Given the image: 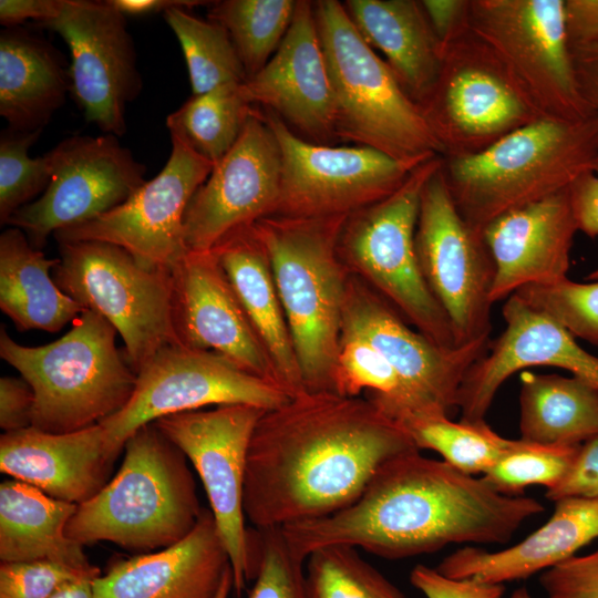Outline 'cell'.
Returning <instances> with one entry per match:
<instances>
[{"mask_svg":"<svg viewBox=\"0 0 598 598\" xmlns=\"http://www.w3.org/2000/svg\"><path fill=\"white\" fill-rule=\"evenodd\" d=\"M420 451L362 396L303 392L266 410L252 432L243 505L258 529L322 518L354 503L375 472Z\"/></svg>","mask_w":598,"mask_h":598,"instance_id":"1","label":"cell"},{"mask_svg":"<svg viewBox=\"0 0 598 598\" xmlns=\"http://www.w3.org/2000/svg\"><path fill=\"white\" fill-rule=\"evenodd\" d=\"M544 509L533 497L502 494L483 477L413 451L385 462L350 506L281 529L305 559L328 545L401 559L451 544H505Z\"/></svg>","mask_w":598,"mask_h":598,"instance_id":"2","label":"cell"},{"mask_svg":"<svg viewBox=\"0 0 598 598\" xmlns=\"http://www.w3.org/2000/svg\"><path fill=\"white\" fill-rule=\"evenodd\" d=\"M598 164V115L538 118L487 148L442 156V173L463 219L478 231L497 217L567 189Z\"/></svg>","mask_w":598,"mask_h":598,"instance_id":"3","label":"cell"},{"mask_svg":"<svg viewBox=\"0 0 598 598\" xmlns=\"http://www.w3.org/2000/svg\"><path fill=\"white\" fill-rule=\"evenodd\" d=\"M117 473L76 509L66 536L81 545L110 542L140 553L186 537L203 508L184 453L148 423L125 442Z\"/></svg>","mask_w":598,"mask_h":598,"instance_id":"4","label":"cell"},{"mask_svg":"<svg viewBox=\"0 0 598 598\" xmlns=\"http://www.w3.org/2000/svg\"><path fill=\"white\" fill-rule=\"evenodd\" d=\"M348 216L251 224L272 271L306 391H332L350 278L338 248Z\"/></svg>","mask_w":598,"mask_h":598,"instance_id":"5","label":"cell"},{"mask_svg":"<svg viewBox=\"0 0 598 598\" xmlns=\"http://www.w3.org/2000/svg\"><path fill=\"white\" fill-rule=\"evenodd\" d=\"M116 329L84 310L60 339L40 347L16 342L1 327L0 357L32 388V425L69 433L115 414L128 402L136 372L115 344Z\"/></svg>","mask_w":598,"mask_h":598,"instance_id":"6","label":"cell"},{"mask_svg":"<svg viewBox=\"0 0 598 598\" xmlns=\"http://www.w3.org/2000/svg\"><path fill=\"white\" fill-rule=\"evenodd\" d=\"M317 30L337 106V137L417 166L442 150L420 106L364 41L344 6L313 1Z\"/></svg>","mask_w":598,"mask_h":598,"instance_id":"7","label":"cell"},{"mask_svg":"<svg viewBox=\"0 0 598 598\" xmlns=\"http://www.w3.org/2000/svg\"><path fill=\"white\" fill-rule=\"evenodd\" d=\"M441 163L440 155L422 163L394 193L349 215L338 248L350 272L377 291L415 330L436 344L453 349L460 347L422 276L414 244L422 188Z\"/></svg>","mask_w":598,"mask_h":598,"instance_id":"8","label":"cell"},{"mask_svg":"<svg viewBox=\"0 0 598 598\" xmlns=\"http://www.w3.org/2000/svg\"><path fill=\"white\" fill-rule=\"evenodd\" d=\"M58 245L55 283L116 329L135 372L164 347L181 344L173 320L172 270L146 267L125 249L104 241Z\"/></svg>","mask_w":598,"mask_h":598,"instance_id":"9","label":"cell"},{"mask_svg":"<svg viewBox=\"0 0 598 598\" xmlns=\"http://www.w3.org/2000/svg\"><path fill=\"white\" fill-rule=\"evenodd\" d=\"M470 28L539 117L579 122L598 115L577 83L564 0H471Z\"/></svg>","mask_w":598,"mask_h":598,"instance_id":"10","label":"cell"},{"mask_svg":"<svg viewBox=\"0 0 598 598\" xmlns=\"http://www.w3.org/2000/svg\"><path fill=\"white\" fill-rule=\"evenodd\" d=\"M419 106L443 157L478 153L542 118L471 28L442 49L437 78Z\"/></svg>","mask_w":598,"mask_h":598,"instance_id":"11","label":"cell"},{"mask_svg":"<svg viewBox=\"0 0 598 598\" xmlns=\"http://www.w3.org/2000/svg\"><path fill=\"white\" fill-rule=\"evenodd\" d=\"M414 244L422 276L450 322L455 344L489 340L495 262L482 231L457 212L442 163L422 188Z\"/></svg>","mask_w":598,"mask_h":598,"instance_id":"12","label":"cell"},{"mask_svg":"<svg viewBox=\"0 0 598 598\" xmlns=\"http://www.w3.org/2000/svg\"><path fill=\"white\" fill-rule=\"evenodd\" d=\"M289 399L279 385L243 371L215 352L171 344L136 372L125 406L100 423L106 450L116 458L135 431L163 416L208 405L248 404L271 410Z\"/></svg>","mask_w":598,"mask_h":598,"instance_id":"13","label":"cell"},{"mask_svg":"<svg viewBox=\"0 0 598 598\" xmlns=\"http://www.w3.org/2000/svg\"><path fill=\"white\" fill-rule=\"evenodd\" d=\"M260 111L281 155L280 193L272 215L349 216L394 193L419 166L368 146L309 142L275 113Z\"/></svg>","mask_w":598,"mask_h":598,"instance_id":"14","label":"cell"},{"mask_svg":"<svg viewBox=\"0 0 598 598\" xmlns=\"http://www.w3.org/2000/svg\"><path fill=\"white\" fill-rule=\"evenodd\" d=\"M266 410L227 404L163 416L158 430L193 464L209 501L221 542L229 556L233 587L240 596L258 567L245 527L243 505L247 454L255 426Z\"/></svg>","mask_w":598,"mask_h":598,"instance_id":"15","label":"cell"},{"mask_svg":"<svg viewBox=\"0 0 598 598\" xmlns=\"http://www.w3.org/2000/svg\"><path fill=\"white\" fill-rule=\"evenodd\" d=\"M341 330L372 344L394 370L401 385L398 424L429 415H448L457 408L461 384L487 351L491 341L444 348L406 323L377 291L351 274Z\"/></svg>","mask_w":598,"mask_h":598,"instance_id":"16","label":"cell"},{"mask_svg":"<svg viewBox=\"0 0 598 598\" xmlns=\"http://www.w3.org/2000/svg\"><path fill=\"white\" fill-rule=\"evenodd\" d=\"M51 181L7 226L21 229L41 249L50 235L87 223L128 199L146 181V167L117 136L73 135L47 153Z\"/></svg>","mask_w":598,"mask_h":598,"instance_id":"17","label":"cell"},{"mask_svg":"<svg viewBox=\"0 0 598 598\" xmlns=\"http://www.w3.org/2000/svg\"><path fill=\"white\" fill-rule=\"evenodd\" d=\"M161 172L110 212L56 231L59 243L97 240L116 245L150 268H172L189 251L184 237L186 208L214 164L182 137Z\"/></svg>","mask_w":598,"mask_h":598,"instance_id":"18","label":"cell"},{"mask_svg":"<svg viewBox=\"0 0 598 598\" xmlns=\"http://www.w3.org/2000/svg\"><path fill=\"white\" fill-rule=\"evenodd\" d=\"M41 27L69 48L70 94L85 121L104 134L122 136L127 105L142 90L126 17L109 0H65L60 14Z\"/></svg>","mask_w":598,"mask_h":598,"instance_id":"19","label":"cell"},{"mask_svg":"<svg viewBox=\"0 0 598 598\" xmlns=\"http://www.w3.org/2000/svg\"><path fill=\"white\" fill-rule=\"evenodd\" d=\"M281 155L272 130L252 107L241 133L192 197L184 216L189 251L212 250L227 234L272 215Z\"/></svg>","mask_w":598,"mask_h":598,"instance_id":"20","label":"cell"},{"mask_svg":"<svg viewBox=\"0 0 598 598\" xmlns=\"http://www.w3.org/2000/svg\"><path fill=\"white\" fill-rule=\"evenodd\" d=\"M244 99L278 115L302 138L337 137L334 93L320 43L313 1L298 0L291 24L266 65L240 84Z\"/></svg>","mask_w":598,"mask_h":598,"instance_id":"21","label":"cell"},{"mask_svg":"<svg viewBox=\"0 0 598 598\" xmlns=\"http://www.w3.org/2000/svg\"><path fill=\"white\" fill-rule=\"evenodd\" d=\"M172 278L173 320L179 343L215 352L243 371L279 385L214 251H188L172 268Z\"/></svg>","mask_w":598,"mask_h":598,"instance_id":"22","label":"cell"},{"mask_svg":"<svg viewBox=\"0 0 598 598\" xmlns=\"http://www.w3.org/2000/svg\"><path fill=\"white\" fill-rule=\"evenodd\" d=\"M506 327L466 373L457 396L461 421L483 422L501 385L536 365L565 369L598 388V357L566 329L513 293L502 309Z\"/></svg>","mask_w":598,"mask_h":598,"instance_id":"23","label":"cell"},{"mask_svg":"<svg viewBox=\"0 0 598 598\" xmlns=\"http://www.w3.org/2000/svg\"><path fill=\"white\" fill-rule=\"evenodd\" d=\"M577 231L569 188L491 221L482 234L495 262L493 303L525 286L568 278Z\"/></svg>","mask_w":598,"mask_h":598,"instance_id":"24","label":"cell"},{"mask_svg":"<svg viewBox=\"0 0 598 598\" xmlns=\"http://www.w3.org/2000/svg\"><path fill=\"white\" fill-rule=\"evenodd\" d=\"M229 556L210 511L176 544L113 564L92 582L95 598H215Z\"/></svg>","mask_w":598,"mask_h":598,"instance_id":"25","label":"cell"},{"mask_svg":"<svg viewBox=\"0 0 598 598\" xmlns=\"http://www.w3.org/2000/svg\"><path fill=\"white\" fill-rule=\"evenodd\" d=\"M114 461L101 423L69 433L29 426L0 437L1 473L75 505L103 488Z\"/></svg>","mask_w":598,"mask_h":598,"instance_id":"26","label":"cell"},{"mask_svg":"<svg viewBox=\"0 0 598 598\" xmlns=\"http://www.w3.org/2000/svg\"><path fill=\"white\" fill-rule=\"evenodd\" d=\"M597 538L598 497L569 496L555 501L547 522L517 544L495 551L460 548L436 570L451 578L505 585L564 563Z\"/></svg>","mask_w":598,"mask_h":598,"instance_id":"27","label":"cell"},{"mask_svg":"<svg viewBox=\"0 0 598 598\" xmlns=\"http://www.w3.org/2000/svg\"><path fill=\"white\" fill-rule=\"evenodd\" d=\"M261 341L282 390L306 391L267 252L251 225L227 234L212 249Z\"/></svg>","mask_w":598,"mask_h":598,"instance_id":"28","label":"cell"},{"mask_svg":"<svg viewBox=\"0 0 598 598\" xmlns=\"http://www.w3.org/2000/svg\"><path fill=\"white\" fill-rule=\"evenodd\" d=\"M70 93L69 63L22 27L0 33V115L20 132L43 131Z\"/></svg>","mask_w":598,"mask_h":598,"instance_id":"29","label":"cell"},{"mask_svg":"<svg viewBox=\"0 0 598 598\" xmlns=\"http://www.w3.org/2000/svg\"><path fill=\"white\" fill-rule=\"evenodd\" d=\"M364 41L382 54L404 92L419 105L440 72L442 51L421 1L347 0Z\"/></svg>","mask_w":598,"mask_h":598,"instance_id":"30","label":"cell"},{"mask_svg":"<svg viewBox=\"0 0 598 598\" xmlns=\"http://www.w3.org/2000/svg\"><path fill=\"white\" fill-rule=\"evenodd\" d=\"M75 504L54 498L18 480L0 485L1 563L51 560L90 569L83 545L66 536Z\"/></svg>","mask_w":598,"mask_h":598,"instance_id":"31","label":"cell"},{"mask_svg":"<svg viewBox=\"0 0 598 598\" xmlns=\"http://www.w3.org/2000/svg\"><path fill=\"white\" fill-rule=\"evenodd\" d=\"M56 262L17 227L0 235V308L18 330L58 332L84 311L50 276Z\"/></svg>","mask_w":598,"mask_h":598,"instance_id":"32","label":"cell"},{"mask_svg":"<svg viewBox=\"0 0 598 598\" xmlns=\"http://www.w3.org/2000/svg\"><path fill=\"white\" fill-rule=\"evenodd\" d=\"M520 440L544 445H582L598 437V388L577 375H520Z\"/></svg>","mask_w":598,"mask_h":598,"instance_id":"33","label":"cell"},{"mask_svg":"<svg viewBox=\"0 0 598 598\" xmlns=\"http://www.w3.org/2000/svg\"><path fill=\"white\" fill-rule=\"evenodd\" d=\"M252 107L240 84H228L192 95L167 116L166 126L215 165L238 140Z\"/></svg>","mask_w":598,"mask_h":598,"instance_id":"34","label":"cell"},{"mask_svg":"<svg viewBox=\"0 0 598 598\" xmlns=\"http://www.w3.org/2000/svg\"><path fill=\"white\" fill-rule=\"evenodd\" d=\"M163 17L181 45L192 95L247 80L231 38L220 23L197 18L182 7L166 10Z\"/></svg>","mask_w":598,"mask_h":598,"instance_id":"35","label":"cell"},{"mask_svg":"<svg viewBox=\"0 0 598 598\" xmlns=\"http://www.w3.org/2000/svg\"><path fill=\"white\" fill-rule=\"evenodd\" d=\"M293 0H225L214 2L208 19L229 33L247 79L260 71L282 42L293 18Z\"/></svg>","mask_w":598,"mask_h":598,"instance_id":"36","label":"cell"},{"mask_svg":"<svg viewBox=\"0 0 598 598\" xmlns=\"http://www.w3.org/2000/svg\"><path fill=\"white\" fill-rule=\"evenodd\" d=\"M419 450L439 453L456 470L484 475L514 444L483 422H453L448 415L416 417L401 425Z\"/></svg>","mask_w":598,"mask_h":598,"instance_id":"37","label":"cell"},{"mask_svg":"<svg viewBox=\"0 0 598 598\" xmlns=\"http://www.w3.org/2000/svg\"><path fill=\"white\" fill-rule=\"evenodd\" d=\"M308 598H404L379 570L360 557L355 547L328 545L306 559Z\"/></svg>","mask_w":598,"mask_h":598,"instance_id":"38","label":"cell"},{"mask_svg":"<svg viewBox=\"0 0 598 598\" xmlns=\"http://www.w3.org/2000/svg\"><path fill=\"white\" fill-rule=\"evenodd\" d=\"M581 445H544L520 439L482 477L505 495L520 496L526 487H558L573 468Z\"/></svg>","mask_w":598,"mask_h":598,"instance_id":"39","label":"cell"},{"mask_svg":"<svg viewBox=\"0 0 598 598\" xmlns=\"http://www.w3.org/2000/svg\"><path fill=\"white\" fill-rule=\"evenodd\" d=\"M9 127L0 135V223L8 224L20 208L40 197L51 181L47 154L31 157L30 147L41 135Z\"/></svg>","mask_w":598,"mask_h":598,"instance_id":"40","label":"cell"},{"mask_svg":"<svg viewBox=\"0 0 598 598\" xmlns=\"http://www.w3.org/2000/svg\"><path fill=\"white\" fill-rule=\"evenodd\" d=\"M514 293L576 339L598 346V281L580 283L566 278L525 286Z\"/></svg>","mask_w":598,"mask_h":598,"instance_id":"41","label":"cell"},{"mask_svg":"<svg viewBox=\"0 0 598 598\" xmlns=\"http://www.w3.org/2000/svg\"><path fill=\"white\" fill-rule=\"evenodd\" d=\"M258 567L248 598H308L303 559L280 527L259 529Z\"/></svg>","mask_w":598,"mask_h":598,"instance_id":"42","label":"cell"},{"mask_svg":"<svg viewBox=\"0 0 598 598\" xmlns=\"http://www.w3.org/2000/svg\"><path fill=\"white\" fill-rule=\"evenodd\" d=\"M99 575L96 567L79 569L51 560L1 563L0 598H50L71 581Z\"/></svg>","mask_w":598,"mask_h":598,"instance_id":"43","label":"cell"},{"mask_svg":"<svg viewBox=\"0 0 598 598\" xmlns=\"http://www.w3.org/2000/svg\"><path fill=\"white\" fill-rule=\"evenodd\" d=\"M546 598H598V548L542 573Z\"/></svg>","mask_w":598,"mask_h":598,"instance_id":"44","label":"cell"},{"mask_svg":"<svg viewBox=\"0 0 598 598\" xmlns=\"http://www.w3.org/2000/svg\"><path fill=\"white\" fill-rule=\"evenodd\" d=\"M410 581L426 598H503L506 589L503 584L451 578L425 565L411 570Z\"/></svg>","mask_w":598,"mask_h":598,"instance_id":"45","label":"cell"},{"mask_svg":"<svg viewBox=\"0 0 598 598\" xmlns=\"http://www.w3.org/2000/svg\"><path fill=\"white\" fill-rule=\"evenodd\" d=\"M545 495L554 502L569 496L598 497V437L581 445L569 474Z\"/></svg>","mask_w":598,"mask_h":598,"instance_id":"46","label":"cell"},{"mask_svg":"<svg viewBox=\"0 0 598 598\" xmlns=\"http://www.w3.org/2000/svg\"><path fill=\"white\" fill-rule=\"evenodd\" d=\"M33 406V390L23 378L0 379V426L4 432L31 426Z\"/></svg>","mask_w":598,"mask_h":598,"instance_id":"47","label":"cell"},{"mask_svg":"<svg viewBox=\"0 0 598 598\" xmlns=\"http://www.w3.org/2000/svg\"><path fill=\"white\" fill-rule=\"evenodd\" d=\"M570 202L578 231L590 238L598 236V164L582 174L569 187ZM598 281V269L586 278Z\"/></svg>","mask_w":598,"mask_h":598,"instance_id":"48","label":"cell"},{"mask_svg":"<svg viewBox=\"0 0 598 598\" xmlns=\"http://www.w3.org/2000/svg\"><path fill=\"white\" fill-rule=\"evenodd\" d=\"M442 49L470 28L471 0H420Z\"/></svg>","mask_w":598,"mask_h":598,"instance_id":"49","label":"cell"},{"mask_svg":"<svg viewBox=\"0 0 598 598\" xmlns=\"http://www.w3.org/2000/svg\"><path fill=\"white\" fill-rule=\"evenodd\" d=\"M564 20L570 51L598 45V0H564Z\"/></svg>","mask_w":598,"mask_h":598,"instance_id":"50","label":"cell"},{"mask_svg":"<svg viewBox=\"0 0 598 598\" xmlns=\"http://www.w3.org/2000/svg\"><path fill=\"white\" fill-rule=\"evenodd\" d=\"M65 0H1L0 23L4 28L21 27L28 20L39 25L55 19Z\"/></svg>","mask_w":598,"mask_h":598,"instance_id":"51","label":"cell"},{"mask_svg":"<svg viewBox=\"0 0 598 598\" xmlns=\"http://www.w3.org/2000/svg\"><path fill=\"white\" fill-rule=\"evenodd\" d=\"M570 52L580 93L592 111L598 114V45Z\"/></svg>","mask_w":598,"mask_h":598,"instance_id":"52","label":"cell"},{"mask_svg":"<svg viewBox=\"0 0 598 598\" xmlns=\"http://www.w3.org/2000/svg\"><path fill=\"white\" fill-rule=\"evenodd\" d=\"M125 17H141L162 12L173 7L190 9L200 6L202 1L188 0H109Z\"/></svg>","mask_w":598,"mask_h":598,"instance_id":"53","label":"cell"},{"mask_svg":"<svg viewBox=\"0 0 598 598\" xmlns=\"http://www.w3.org/2000/svg\"><path fill=\"white\" fill-rule=\"evenodd\" d=\"M95 578L85 577L71 581L61 587L50 598H95L92 586Z\"/></svg>","mask_w":598,"mask_h":598,"instance_id":"54","label":"cell"},{"mask_svg":"<svg viewBox=\"0 0 598 598\" xmlns=\"http://www.w3.org/2000/svg\"><path fill=\"white\" fill-rule=\"evenodd\" d=\"M234 585L231 568L226 573L221 586L215 598H228L230 589Z\"/></svg>","mask_w":598,"mask_h":598,"instance_id":"55","label":"cell"},{"mask_svg":"<svg viewBox=\"0 0 598 598\" xmlns=\"http://www.w3.org/2000/svg\"><path fill=\"white\" fill-rule=\"evenodd\" d=\"M509 598H535L526 587H519L513 591Z\"/></svg>","mask_w":598,"mask_h":598,"instance_id":"56","label":"cell"}]
</instances>
